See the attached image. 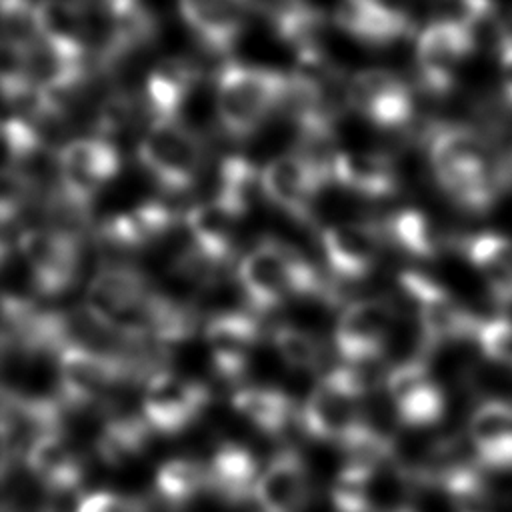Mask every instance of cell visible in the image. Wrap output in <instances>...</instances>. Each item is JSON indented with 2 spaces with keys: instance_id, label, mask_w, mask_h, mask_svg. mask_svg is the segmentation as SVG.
<instances>
[{
  "instance_id": "1",
  "label": "cell",
  "mask_w": 512,
  "mask_h": 512,
  "mask_svg": "<svg viewBox=\"0 0 512 512\" xmlns=\"http://www.w3.org/2000/svg\"><path fill=\"white\" fill-rule=\"evenodd\" d=\"M288 76L264 66L226 62L216 76V116L234 140L252 136L284 104Z\"/></svg>"
},
{
  "instance_id": "2",
  "label": "cell",
  "mask_w": 512,
  "mask_h": 512,
  "mask_svg": "<svg viewBox=\"0 0 512 512\" xmlns=\"http://www.w3.org/2000/svg\"><path fill=\"white\" fill-rule=\"evenodd\" d=\"M430 162L440 186L464 208H486L496 192L482 138L466 128L438 130L430 140Z\"/></svg>"
},
{
  "instance_id": "3",
  "label": "cell",
  "mask_w": 512,
  "mask_h": 512,
  "mask_svg": "<svg viewBox=\"0 0 512 512\" xmlns=\"http://www.w3.org/2000/svg\"><path fill=\"white\" fill-rule=\"evenodd\" d=\"M136 158L166 194L190 190L204 166L202 138L176 118H154L138 142Z\"/></svg>"
},
{
  "instance_id": "4",
  "label": "cell",
  "mask_w": 512,
  "mask_h": 512,
  "mask_svg": "<svg viewBox=\"0 0 512 512\" xmlns=\"http://www.w3.org/2000/svg\"><path fill=\"white\" fill-rule=\"evenodd\" d=\"M332 158L296 150L270 160L260 172L262 196L296 222L312 224L314 200L332 180Z\"/></svg>"
},
{
  "instance_id": "5",
  "label": "cell",
  "mask_w": 512,
  "mask_h": 512,
  "mask_svg": "<svg viewBox=\"0 0 512 512\" xmlns=\"http://www.w3.org/2000/svg\"><path fill=\"white\" fill-rule=\"evenodd\" d=\"M136 374L126 356L82 344H66L56 352L58 402L62 408L98 404L112 386Z\"/></svg>"
},
{
  "instance_id": "6",
  "label": "cell",
  "mask_w": 512,
  "mask_h": 512,
  "mask_svg": "<svg viewBox=\"0 0 512 512\" xmlns=\"http://www.w3.org/2000/svg\"><path fill=\"white\" fill-rule=\"evenodd\" d=\"M56 198L88 216L94 196L120 170L118 150L100 136L76 138L56 152Z\"/></svg>"
},
{
  "instance_id": "7",
  "label": "cell",
  "mask_w": 512,
  "mask_h": 512,
  "mask_svg": "<svg viewBox=\"0 0 512 512\" xmlns=\"http://www.w3.org/2000/svg\"><path fill=\"white\" fill-rule=\"evenodd\" d=\"M362 398L344 368H334L310 390L300 410V424L308 436L340 444L364 422Z\"/></svg>"
},
{
  "instance_id": "8",
  "label": "cell",
  "mask_w": 512,
  "mask_h": 512,
  "mask_svg": "<svg viewBox=\"0 0 512 512\" xmlns=\"http://www.w3.org/2000/svg\"><path fill=\"white\" fill-rule=\"evenodd\" d=\"M16 246L40 294L54 296L70 288L80 264L78 234L56 226L30 228L20 232Z\"/></svg>"
},
{
  "instance_id": "9",
  "label": "cell",
  "mask_w": 512,
  "mask_h": 512,
  "mask_svg": "<svg viewBox=\"0 0 512 512\" xmlns=\"http://www.w3.org/2000/svg\"><path fill=\"white\" fill-rule=\"evenodd\" d=\"M206 404V386L170 370H154L142 394V416L154 432L176 434L190 426Z\"/></svg>"
},
{
  "instance_id": "10",
  "label": "cell",
  "mask_w": 512,
  "mask_h": 512,
  "mask_svg": "<svg viewBox=\"0 0 512 512\" xmlns=\"http://www.w3.org/2000/svg\"><path fill=\"white\" fill-rule=\"evenodd\" d=\"M396 310L384 298H360L350 302L334 326V344L344 362L368 356H386Z\"/></svg>"
},
{
  "instance_id": "11",
  "label": "cell",
  "mask_w": 512,
  "mask_h": 512,
  "mask_svg": "<svg viewBox=\"0 0 512 512\" xmlns=\"http://www.w3.org/2000/svg\"><path fill=\"white\" fill-rule=\"evenodd\" d=\"M402 294L408 296L416 308L422 338L428 344H440L474 334L476 322L466 310L434 280L418 272H404L398 280Z\"/></svg>"
},
{
  "instance_id": "12",
  "label": "cell",
  "mask_w": 512,
  "mask_h": 512,
  "mask_svg": "<svg viewBox=\"0 0 512 512\" xmlns=\"http://www.w3.org/2000/svg\"><path fill=\"white\" fill-rule=\"evenodd\" d=\"M348 102L374 126L384 130L406 126L414 112L412 92L406 82L384 68L362 70L350 78Z\"/></svg>"
},
{
  "instance_id": "13",
  "label": "cell",
  "mask_w": 512,
  "mask_h": 512,
  "mask_svg": "<svg viewBox=\"0 0 512 512\" xmlns=\"http://www.w3.org/2000/svg\"><path fill=\"white\" fill-rule=\"evenodd\" d=\"M474 48V30L454 18L428 24L416 42L420 84L432 94H444L452 86V68Z\"/></svg>"
},
{
  "instance_id": "14",
  "label": "cell",
  "mask_w": 512,
  "mask_h": 512,
  "mask_svg": "<svg viewBox=\"0 0 512 512\" xmlns=\"http://www.w3.org/2000/svg\"><path fill=\"white\" fill-rule=\"evenodd\" d=\"M328 268L336 280L364 278L376 264L386 234L376 222H342L320 234Z\"/></svg>"
},
{
  "instance_id": "15",
  "label": "cell",
  "mask_w": 512,
  "mask_h": 512,
  "mask_svg": "<svg viewBox=\"0 0 512 512\" xmlns=\"http://www.w3.org/2000/svg\"><path fill=\"white\" fill-rule=\"evenodd\" d=\"M386 392L396 418L412 428L434 424L444 412V396L422 358H410L390 368Z\"/></svg>"
},
{
  "instance_id": "16",
  "label": "cell",
  "mask_w": 512,
  "mask_h": 512,
  "mask_svg": "<svg viewBox=\"0 0 512 512\" xmlns=\"http://www.w3.org/2000/svg\"><path fill=\"white\" fill-rule=\"evenodd\" d=\"M204 336L214 370L228 380H238L246 372L260 336L256 314L242 310L218 312L208 320Z\"/></svg>"
},
{
  "instance_id": "17",
  "label": "cell",
  "mask_w": 512,
  "mask_h": 512,
  "mask_svg": "<svg viewBox=\"0 0 512 512\" xmlns=\"http://www.w3.org/2000/svg\"><path fill=\"white\" fill-rule=\"evenodd\" d=\"M182 20L212 54H228L244 30L250 0H178Z\"/></svg>"
},
{
  "instance_id": "18",
  "label": "cell",
  "mask_w": 512,
  "mask_h": 512,
  "mask_svg": "<svg viewBox=\"0 0 512 512\" xmlns=\"http://www.w3.org/2000/svg\"><path fill=\"white\" fill-rule=\"evenodd\" d=\"M310 498V478L304 458L286 448L260 472L254 502L260 512H302Z\"/></svg>"
},
{
  "instance_id": "19",
  "label": "cell",
  "mask_w": 512,
  "mask_h": 512,
  "mask_svg": "<svg viewBox=\"0 0 512 512\" xmlns=\"http://www.w3.org/2000/svg\"><path fill=\"white\" fill-rule=\"evenodd\" d=\"M334 22L352 38L370 44H392L412 32L410 18L386 0H340Z\"/></svg>"
},
{
  "instance_id": "20",
  "label": "cell",
  "mask_w": 512,
  "mask_h": 512,
  "mask_svg": "<svg viewBox=\"0 0 512 512\" xmlns=\"http://www.w3.org/2000/svg\"><path fill=\"white\" fill-rule=\"evenodd\" d=\"M240 216L232 212L218 198L194 204L186 216L184 226L190 234L192 246L214 266H222L234 256L236 222Z\"/></svg>"
},
{
  "instance_id": "21",
  "label": "cell",
  "mask_w": 512,
  "mask_h": 512,
  "mask_svg": "<svg viewBox=\"0 0 512 512\" xmlns=\"http://www.w3.org/2000/svg\"><path fill=\"white\" fill-rule=\"evenodd\" d=\"M332 180L366 198H384L398 190V174L392 160L380 152H336Z\"/></svg>"
},
{
  "instance_id": "22",
  "label": "cell",
  "mask_w": 512,
  "mask_h": 512,
  "mask_svg": "<svg viewBox=\"0 0 512 512\" xmlns=\"http://www.w3.org/2000/svg\"><path fill=\"white\" fill-rule=\"evenodd\" d=\"M24 462L44 490L80 488L82 462L64 432H46L26 450Z\"/></svg>"
},
{
  "instance_id": "23",
  "label": "cell",
  "mask_w": 512,
  "mask_h": 512,
  "mask_svg": "<svg viewBox=\"0 0 512 512\" xmlns=\"http://www.w3.org/2000/svg\"><path fill=\"white\" fill-rule=\"evenodd\" d=\"M174 224V210L160 202H144L128 212L116 214L106 220L100 226V236L104 242L116 248L134 250L156 242L166 232H170Z\"/></svg>"
},
{
  "instance_id": "24",
  "label": "cell",
  "mask_w": 512,
  "mask_h": 512,
  "mask_svg": "<svg viewBox=\"0 0 512 512\" xmlns=\"http://www.w3.org/2000/svg\"><path fill=\"white\" fill-rule=\"evenodd\" d=\"M210 488L230 504L254 500L260 468L256 456L238 442H222L210 460Z\"/></svg>"
},
{
  "instance_id": "25",
  "label": "cell",
  "mask_w": 512,
  "mask_h": 512,
  "mask_svg": "<svg viewBox=\"0 0 512 512\" xmlns=\"http://www.w3.org/2000/svg\"><path fill=\"white\" fill-rule=\"evenodd\" d=\"M468 432L482 466L512 468V404H482L472 414Z\"/></svg>"
},
{
  "instance_id": "26",
  "label": "cell",
  "mask_w": 512,
  "mask_h": 512,
  "mask_svg": "<svg viewBox=\"0 0 512 512\" xmlns=\"http://www.w3.org/2000/svg\"><path fill=\"white\" fill-rule=\"evenodd\" d=\"M230 404L240 418L268 436H280L294 420H300L294 402L276 388L242 386L232 394Z\"/></svg>"
},
{
  "instance_id": "27",
  "label": "cell",
  "mask_w": 512,
  "mask_h": 512,
  "mask_svg": "<svg viewBox=\"0 0 512 512\" xmlns=\"http://www.w3.org/2000/svg\"><path fill=\"white\" fill-rule=\"evenodd\" d=\"M196 80L198 70L188 60L166 58L158 62L148 72L144 88L154 118H176Z\"/></svg>"
},
{
  "instance_id": "28",
  "label": "cell",
  "mask_w": 512,
  "mask_h": 512,
  "mask_svg": "<svg viewBox=\"0 0 512 512\" xmlns=\"http://www.w3.org/2000/svg\"><path fill=\"white\" fill-rule=\"evenodd\" d=\"M466 254L490 290L500 300L512 302V240L478 234L466 242Z\"/></svg>"
},
{
  "instance_id": "29",
  "label": "cell",
  "mask_w": 512,
  "mask_h": 512,
  "mask_svg": "<svg viewBox=\"0 0 512 512\" xmlns=\"http://www.w3.org/2000/svg\"><path fill=\"white\" fill-rule=\"evenodd\" d=\"M154 486L160 500L170 506H182L210 488V470L192 458H170L158 466Z\"/></svg>"
},
{
  "instance_id": "30",
  "label": "cell",
  "mask_w": 512,
  "mask_h": 512,
  "mask_svg": "<svg viewBox=\"0 0 512 512\" xmlns=\"http://www.w3.org/2000/svg\"><path fill=\"white\" fill-rule=\"evenodd\" d=\"M256 190L262 192L260 172L250 160L242 156H230L220 164L216 198L240 218L248 212Z\"/></svg>"
},
{
  "instance_id": "31",
  "label": "cell",
  "mask_w": 512,
  "mask_h": 512,
  "mask_svg": "<svg viewBox=\"0 0 512 512\" xmlns=\"http://www.w3.org/2000/svg\"><path fill=\"white\" fill-rule=\"evenodd\" d=\"M386 238L416 258H432L438 250V240L428 216L420 210L406 208L394 212L386 222H380Z\"/></svg>"
},
{
  "instance_id": "32",
  "label": "cell",
  "mask_w": 512,
  "mask_h": 512,
  "mask_svg": "<svg viewBox=\"0 0 512 512\" xmlns=\"http://www.w3.org/2000/svg\"><path fill=\"white\" fill-rule=\"evenodd\" d=\"M2 2V38L4 50L18 54L28 52L40 38L36 2L32 0H0Z\"/></svg>"
},
{
  "instance_id": "33",
  "label": "cell",
  "mask_w": 512,
  "mask_h": 512,
  "mask_svg": "<svg viewBox=\"0 0 512 512\" xmlns=\"http://www.w3.org/2000/svg\"><path fill=\"white\" fill-rule=\"evenodd\" d=\"M274 348L280 360L292 370H318L324 362V346L308 330L278 326L274 330Z\"/></svg>"
},
{
  "instance_id": "34",
  "label": "cell",
  "mask_w": 512,
  "mask_h": 512,
  "mask_svg": "<svg viewBox=\"0 0 512 512\" xmlns=\"http://www.w3.org/2000/svg\"><path fill=\"white\" fill-rule=\"evenodd\" d=\"M36 14L44 38L82 42L84 8L80 0H38Z\"/></svg>"
},
{
  "instance_id": "35",
  "label": "cell",
  "mask_w": 512,
  "mask_h": 512,
  "mask_svg": "<svg viewBox=\"0 0 512 512\" xmlns=\"http://www.w3.org/2000/svg\"><path fill=\"white\" fill-rule=\"evenodd\" d=\"M374 472L342 466L330 488L334 512H372L370 510V478Z\"/></svg>"
},
{
  "instance_id": "36",
  "label": "cell",
  "mask_w": 512,
  "mask_h": 512,
  "mask_svg": "<svg viewBox=\"0 0 512 512\" xmlns=\"http://www.w3.org/2000/svg\"><path fill=\"white\" fill-rule=\"evenodd\" d=\"M2 134H4L6 154H8L10 162H14V164L26 162L42 146L38 130L32 126L30 120H26L22 116L6 118L4 126H2Z\"/></svg>"
},
{
  "instance_id": "37",
  "label": "cell",
  "mask_w": 512,
  "mask_h": 512,
  "mask_svg": "<svg viewBox=\"0 0 512 512\" xmlns=\"http://www.w3.org/2000/svg\"><path fill=\"white\" fill-rule=\"evenodd\" d=\"M474 334L480 350L488 358L512 368V322L490 320L476 324Z\"/></svg>"
},
{
  "instance_id": "38",
  "label": "cell",
  "mask_w": 512,
  "mask_h": 512,
  "mask_svg": "<svg viewBox=\"0 0 512 512\" xmlns=\"http://www.w3.org/2000/svg\"><path fill=\"white\" fill-rule=\"evenodd\" d=\"M500 64L506 98L512 102V36H508L500 46Z\"/></svg>"
}]
</instances>
